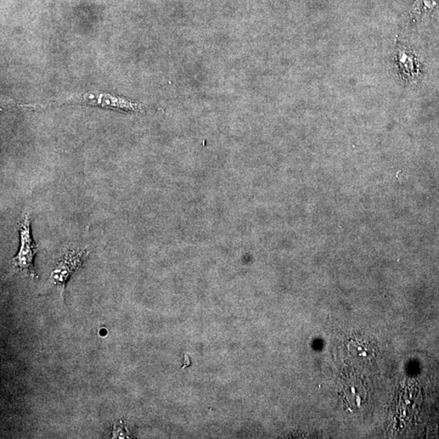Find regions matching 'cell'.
<instances>
[{"label": "cell", "mask_w": 439, "mask_h": 439, "mask_svg": "<svg viewBox=\"0 0 439 439\" xmlns=\"http://www.w3.org/2000/svg\"><path fill=\"white\" fill-rule=\"evenodd\" d=\"M18 227L21 244L18 255L13 258V267L16 272L33 280H36L38 275L33 261L37 254L38 247L33 239L31 219L29 214L26 213L22 216L18 223Z\"/></svg>", "instance_id": "7a4b0ae2"}, {"label": "cell", "mask_w": 439, "mask_h": 439, "mask_svg": "<svg viewBox=\"0 0 439 439\" xmlns=\"http://www.w3.org/2000/svg\"><path fill=\"white\" fill-rule=\"evenodd\" d=\"M439 8V0H418L413 9L414 18H423L435 13Z\"/></svg>", "instance_id": "277c9868"}, {"label": "cell", "mask_w": 439, "mask_h": 439, "mask_svg": "<svg viewBox=\"0 0 439 439\" xmlns=\"http://www.w3.org/2000/svg\"><path fill=\"white\" fill-rule=\"evenodd\" d=\"M396 61L404 80L415 82L421 76V64L414 53L408 49H398Z\"/></svg>", "instance_id": "3957f363"}, {"label": "cell", "mask_w": 439, "mask_h": 439, "mask_svg": "<svg viewBox=\"0 0 439 439\" xmlns=\"http://www.w3.org/2000/svg\"><path fill=\"white\" fill-rule=\"evenodd\" d=\"M89 255L90 251L86 246L69 245L60 251L50 273V280L58 287L62 299L67 280L83 267Z\"/></svg>", "instance_id": "6da1fadb"}]
</instances>
